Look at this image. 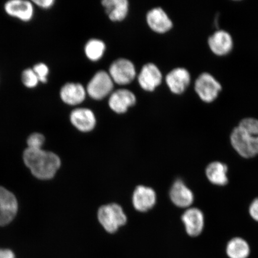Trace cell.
<instances>
[{
    "label": "cell",
    "mask_w": 258,
    "mask_h": 258,
    "mask_svg": "<svg viewBox=\"0 0 258 258\" xmlns=\"http://www.w3.org/2000/svg\"><path fill=\"white\" fill-rule=\"evenodd\" d=\"M25 165L32 175L41 180H48L56 175L61 165L57 155L43 149L33 150L27 148L24 153Z\"/></svg>",
    "instance_id": "6da1fadb"
},
{
    "label": "cell",
    "mask_w": 258,
    "mask_h": 258,
    "mask_svg": "<svg viewBox=\"0 0 258 258\" xmlns=\"http://www.w3.org/2000/svg\"><path fill=\"white\" fill-rule=\"evenodd\" d=\"M100 224L109 233H114L126 223L127 217L120 205L112 203L101 206L98 212Z\"/></svg>",
    "instance_id": "7a4b0ae2"
},
{
    "label": "cell",
    "mask_w": 258,
    "mask_h": 258,
    "mask_svg": "<svg viewBox=\"0 0 258 258\" xmlns=\"http://www.w3.org/2000/svg\"><path fill=\"white\" fill-rule=\"evenodd\" d=\"M230 142L235 151L245 159L258 155V137L250 136L240 127H235L231 132Z\"/></svg>",
    "instance_id": "3957f363"
},
{
    "label": "cell",
    "mask_w": 258,
    "mask_h": 258,
    "mask_svg": "<svg viewBox=\"0 0 258 258\" xmlns=\"http://www.w3.org/2000/svg\"><path fill=\"white\" fill-rule=\"evenodd\" d=\"M195 91L203 102L211 103L215 101L222 90V85L214 76L203 73L196 79Z\"/></svg>",
    "instance_id": "277c9868"
},
{
    "label": "cell",
    "mask_w": 258,
    "mask_h": 258,
    "mask_svg": "<svg viewBox=\"0 0 258 258\" xmlns=\"http://www.w3.org/2000/svg\"><path fill=\"white\" fill-rule=\"evenodd\" d=\"M35 9L32 0H9L3 5L6 15L23 23H29L33 20Z\"/></svg>",
    "instance_id": "5b68a950"
},
{
    "label": "cell",
    "mask_w": 258,
    "mask_h": 258,
    "mask_svg": "<svg viewBox=\"0 0 258 258\" xmlns=\"http://www.w3.org/2000/svg\"><path fill=\"white\" fill-rule=\"evenodd\" d=\"M114 82L109 73L104 71L97 73L88 83L86 92L90 98L95 100H101L112 92Z\"/></svg>",
    "instance_id": "8992f818"
},
{
    "label": "cell",
    "mask_w": 258,
    "mask_h": 258,
    "mask_svg": "<svg viewBox=\"0 0 258 258\" xmlns=\"http://www.w3.org/2000/svg\"><path fill=\"white\" fill-rule=\"evenodd\" d=\"M109 76L113 82L119 85H126L132 82L136 77V69L131 61L119 59L111 64L109 70Z\"/></svg>",
    "instance_id": "52a82bcc"
},
{
    "label": "cell",
    "mask_w": 258,
    "mask_h": 258,
    "mask_svg": "<svg viewBox=\"0 0 258 258\" xmlns=\"http://www.w3.org/2000/svg\"><path fill=\"white\" fill-rule=\"evenodd\" d=\"M18 211V203L15 196L0 186V226L8 225L14 220Z\"/></svg>",
    "instance_id": "ba28073f"
},
{
    "label": "cell",
    "mask_w": 258,
    "mask_h": 258,
    "mask_svg": "<svg viewBox=\"0 0 258 258\" xmlns=\"http://www.w3.org/2000/svg\"><path fill=\"white\" fill-rule=\"evenodd\" d=\"M210 49L217 56H225L233 50L234 41L231 34L227 31H216L208 38Z\"/></svg>",
    "instance_id": "9c48e42d"
},
{
    "label": "cell",
    "mask_w": 258,
    "mask_h": 258,
    "mask_svg": "<svg viewBox=\"0 0 258 258\" xmlns=\"http://www.w3.org/2000/svg\"><path fill=\"white\" fill-rule=\"evenodd\" d=\"M87 92L82 84L68 82L61 86L59 98L64 104L69 106L79 105L85 101Z\"/></svg>",
    "instance_id": "30bf717a"
},
{
    "label": "cell",
    "mask_w": 258,
    "mask_h": 258,
    "mask_svg": "<svg viewBox=\"0 0 258 258\" xmlns=\"http://www.w3.org/2000/svg\"><path fill=\"white\" fill-rule=\"evenodd\" d=\"M181 218L186 233L190 237H198L202 233L205 227V217L201 210L189 208L183 213Z\"/></svg>",
    "instance_id": "8fae6325"
},
{
    "label": "cell",
    "mask_w": 258,
    "mask_h": 258,
    "mask_svg": "<svg viewBox=\"0 0 258 258\" xmlns=\"http://www.w3.org/2000/svg\"><path fill=\"white\" fill-rule=\"evenodd\" d=\"M157 201L156 192L150 187L138 186L132 197V203L137 211L145 212L154 207Z\"/></svg>",
    "instance_id": "7c38bea8"
},
{
    "label": "cell",
    "mask_w": 258,
    "mask_h": 258,
    "mask_svg": "<svg viewBox=\"0 0 258 258\" xmlns=\"http://www.w3.org/2000/svg\"><path fill=\"white\" fill-rule=\"evenodd\" d=\"M70 120L73 126L82 132L92 131L96 124L94 113L86 108L73 109L70 113Z\"/></svg>",
    "instance_id": "4fadbf2b"
},
{
    "label": "cell",
    "mask_w": 258,
    "mask_h": 258,
    "mask_svg": "<svg viewBox=\"0 0 258 258\" xmlns=\"http://www.w3.org/2000/svg\"><path fill=\"white\" fill-rule=\"evenodd\" d=\"M162 81L159 68L152 63H147L142 69L138 76V82L141 88L148 92H153Z\"/></svg>",
    "instance_id": "5bb4252c"
},
{
    "label": "cell",
    "mask_w": 258,
    "mask_h": 258,
    "mask_svg": "<svg viewBox=\"0 0 258 258\" xmlns=\"http://www.w3.org/2000/svg\"><path fill=\"white\" fill-rule=\"evenodd\" d=\"M136 96L131 90L118 89L113 92L109 99V106L113 111L122 114L136 104Z\"/></svg>",
    "instance_id": "9a60e30c"
},
{
    "label": "cell",
    "mask_w": 258,
    "mask_h": 258,
    "mask_svg": "<svg viewBox=\"0 0 258 258\" xmlns=\"http://www.w3.org/2000/svg\"><path fill=\"white\" fill-rule=\"evenodd\" d=\"M191 82L188 71L183 68H177L167 74L166 82L170 91L175 94H181L188 88Z\"/></svg>",
    "instance_id": "2e32d148"
},
{
    "label": "cell",
    "mask_w": 258,
    "mask_h": 258,
    "mask_svg": "<svg viewBox=\"0 0 258 258\" xmlns=\"http://www.w3.org/2000/svg\"><path fill=\"white\" fill-rule=\"evenodd\" d=\"M170 198L174 205L181 208H189L195 200L191 190L180 179L176 180L171 187Z\"/></svg>",
    "instance_id": "e0dca14e"
},
{
    "label": "cell",
    "mask_w": 258,
    "mask_h": 258,
    "mask_svg": "<svg viewBox=\"0 0 258 258\" xmlns=\"http://www.w3.org/2000/svg\"><path fill=\"white\" fill-rule=\"evenodd\" d=\"M147 21L151 30L157 33H165L173 27L169 16L161 8H155L148 12Z\"/></svg>",
    "instance_id": "ac0fdd59"
},
{
    "label": "cell",
    "mask_w": 258,
    "mask_h": 258,
    "mask_svg": "<svg viewBox=\"0 0 258 258\" xmlns=\"http://www.w3.org/2000/svg\"><path fill=\"white\" fill-rule=\"evenodd\" d=\"M228 167L220 161L209 163L206 168V176L209 182L217 186H225L228 183Z\"/></svg>",
    "instance_id": "d6986e66"
},
{
    "label": "cell",
    "mask_w": 258,
    "mask_h": 258,
    "mask_svg": "<svg viewBox=\"0 0 258 258\" xmlns=\"http://www.w3.org/2000/svg\"><path fill=\"white\" fill-rule=\"evenodd\" d=\"M102 3L112 21H121L126 17L128 11L127 0H104Z\"/></svg>",
    "instance_id": "ffe728a7"
},
{
    "label": "cell",
    "mask_w": 258,
    "mask_h": 258,
    "mask_svg": "<svg viewBox=\"0 0 258 258\" xmlns=\"http://www.w3.org/2000/svg\"><path fill=\"white\" fill-rule=\"evenodd\" d=\"M225 252L228 258H249L251 252L250 245L243 238L234 237L228 242Z\"/></svg>",
    "instance_id": "44dd1931"
},
{
    "label": "cell",
    "mask_w": 258,
    "mask_h": 258,
    "mask_svg": "<svg viewBox=\"0 0 258 258\" xmlns=\"http://www.w3.org/2000/svg\"><path fill=\"white\" fill-rule=\"evenodd\" d=\"M105 48V44L101 40H90L86 44L85 54L90 60L98 61L104 55Z\"/></svg>",
    "instance_id": "7402d4cb"
},
{
    "label": "cell",
    "mask_w": 258,
    "mask_h": 258,
    "mask_svg": "<svg viewBox=\"0 0 258 258\" xmlns=\"http://www.w3.org/2000/svg\"><path fill=\"white\" fill-rule=\"evenodd\" d=\"M21 82L27 89H34L39 86V80L32 68H26L21 74Z\"/></svg>",
    "instance_id": "603a6c76"
},
{
    "label": "cell",
    "mask_w": 258,
    "mask_h": 258,
    "mask_svg": "<svg viewBox=\"0 0 258 258\" xmlns=\"http://www.w3.org/2000/svg\"><path fill=\"white\" fill-rule=\"evenodd\" d=\"M238 126L250 136L258 137L257 119L253 117L244 118L240 121Z\"/></svg>",
    "instance_id": "cb8c5ba5"
},
{
    "label": "cell",
    "mask_w": 258,
    "mask_h": 258,
    "mask_svg": "<svg viewBox=\"0 0 258 258\" xmlns=\"http://www.w3.org/2000/svg\"><path fill=\"white\" fill-rule=\"evenodd\" d=\"M32 69L40 81V84H47L49 79L50 70L48 64L43 62H39L35 63Z\"/></svg>",
    "instance_id": "d4e9b609"
},
{
    "label": "cell",
    "mask_w": 258,
    "mask_h": 258,
    "mask_svg": "<svg viewBox=\"0 0 258 258\" xmlns=\"http://www.w3.org/2000/svg\"><path fill=\"white\" fill-rule=\"evenodd\" d=\"M45 142L44 135L38 132H34L28 137L27 140L28 148L33 150L42 149Z\"/></svg>",
    "instance_id": "484cf974"
},
{
    "label": "cell",
    "mask_w": 258,
    "mask_h": 258,
    "mask_svg": "<svg viewBox=\"0 0 258 258\" xmlns=\"http://www.w3.org/2000/svg\"><path fill=\"white\" fill-rule=\"evenodd\" d=\"M35 8L44 11L52 9L56 4V0H32Z\"/></svg>",
    "instance_id": "4316f807"
},
{
    "label": "cell",
    "mask_w": 258,
    "mask_h": 258,
    "mask_svg": "<svg viewBox=\"0 0 258 258\" xmlns=\"http://www.w3.org/2000/svg\"><path fill=\"white\" fill-rule=\"evenodd\" d=\"M249 212L253 220L258 222V198L254 199L249 206Z\"/></svg>",
    "instance_id": "83f0119b"
},
{
    "label": "cell",
    "mask_w": 258,
    "mask_h": 258,
    "mask_svg": "<svg viewBox=\"0 0 258 258\" xmlns=\"http://www.w3.org/2000/svg\"><path fill=\"white\" fill-rule=\"evenodd\" d=\"M0 258H15V255L11 250L0 249Z\"/></svg>",
    "instance_id": "f1b7e54d"
}]
</instances>
